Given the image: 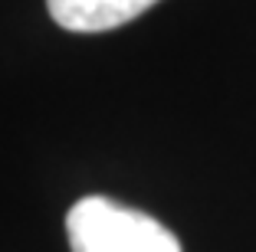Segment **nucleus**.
<instances>
[{
    "label": "nucleus",
    "mask_w": 256,
    "mask_h": 252,
    "mask_svg": "<svg viewBox=\"0 0 256 252\" xmlns=\"http://www.w3.org/2000/svg\"><path fill=\"white\" fill-rule=\"evenodd\" d=\"M158 0H46L50 16L72 33H106L125 26Z\"/></svg>",
    "instance_id": "obj_2"
},
{
    "label": "nucleus",
    "mask_w": 256,
    "mask_h": 252,
    "mask_svg": "<svg viewBox=\"0 0 256 252\" xmlns=\"http://www.w3.org/2000/svg\"><path fill=\"white\" fill-rule=\"evenodd\" d=\"M66 233L72 252H184L164 223L98 193L69 207Z\"/></svg>",
    "instance_id": "obj_1"
}]
</instances>
